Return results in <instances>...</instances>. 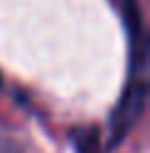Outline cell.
Masks as SVG:
<instances>
[{"label": "cell", "mask_w": 150, "mask_h": 153, "mask_svg": "<svg viewBox=\"0 0 150 153\" xmlns=\"http://www.w3.org/2000/svg\"><path fill=\"white\" fill-rule=\"evenodd\" d=\"M0 85H3V78H0Z\"/></svg>", "instance_id": "obj_3"}, {"label": "cell", "mask_w": 150, "mask_h": 153, "mask_svg": "<svg viewBox=\"0 0 150 153\" xmlns=\"http://www.w3.org/2000/svg\"><path fill=\"white\" fill-rule=\"evenodd\" d=\"M145 100H148V83L143 75H138L123 91L118 105L110 113L108 133H105V143H103L105 151H112L115 146H120L125 136L138 126V120L143 118V111H145Z\"/></svg>", "instance_id": "obj_1"}, {"label": "cell", "mask_w": 150, "mask_h": 153, "mask_svg": "<svg viewBox=\"0 0 150 153\" xmlns=\"http://www.w3.org/2000/svg\"><path fill=\"white\" fill-rule=\"evenodd\" d=\"M75 146H78L80 153H98L100 151V136H98V131L75 133Z\"/></svg>", "instance_id": "obj_2"}]
</instances>
